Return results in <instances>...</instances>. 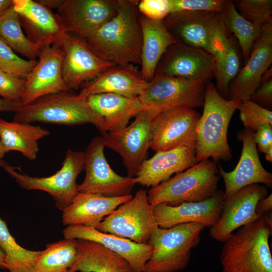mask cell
<instances>
[{
	"instance_id": "cell-40",
	"label": "cell",
	"mask_w": 272,
	"mask_h": 272,
	"mask_svg": "<svg viewBox=\"0 0 272 272\" xmlns=\"http://www.w3.org/2000/svg\"><path fill=\"white\" fill-rule=\"evenodd\" d=\"M25 83V78L12 75L0 69V96L2 98L10 101H21Z\"/></svg>"
},
{
	"instance_id": "cell-39",
	"label": "cell",
	"mask_w": 272,
	"mask_h": 272,
	"mask_svg": "<svg viewBox=\"0 0 272 272\" xmlns=\"http://www.w3.org/2000/svg\"><path fill=\"white\" fill-rule=\"evenodd\" d=\"M226 1L170 0L171 14L185 11L213 12L219 13L224 8Z\"/></svg>"
},
{
	"instance_id": "cell-32",
	"label": "cell",
	"mask_w": 272,
	"mask_h": 272,
	"mask_svg": "<svg viewBox=\"0 0 272 272\" xmlns=\"http://www.w3.org/2000/svg\"><path fill=\"white\" fill-rule=\"evenodd\" d=\"M219 14L227 29L237 39L245 63L262 27L255 25L242 17L233 1L227 0L224 8Z\"/></svg>"
},
{
	"instance_id": "cell-33",
	"label": "cell",
	"mask_w": 272,
	"mask_h": 272,
	"mask_svg": "<svg viewBox=\"0 0 272 272\" xmlns=\"http://www.w3.org/2000/svg\"><path fill=\"white\" fill-rule=\"evenodd\" d=\"M0 249L5 254L6 269L9 272H31L42 252L28 250L18 244L1 216Z\"/></svg>"
},
{
	"instance_id": "cell-19",
	"label": "cell",
	"mask_w": 272,
	"mask_h": 272,
	"mask_svg": "<svg viewBox=\"0 0 272 272\" xmlns=\"http://www.w3.org/2000/svg\"><path fill=\"white\" fill-rule=\"evenodd\" d=\"M63 51L57 45L41 49L38 60L26 79L21 101L29 104L43 96L71 90L62 76Z\"/></svg>"
},
{
	"instance_id": "cell-22",
	"label": "cell",
	"mask_w": 272,
	"mask_h": 272,
	"mask_svg": "<svg viewBox=\"0 0 272 272\" xmlns=\"http://www.w3.org/2000/svg\"><path fill=\"white\" fill-rule=\"evenodd\" d=\"M12 8L18 14L27 38L40 49L56 45L63 30L56 14L38 1L13 0Z\"/></svg>"
},
{
	"instance_id": "cell-15",
	"label": "cell",
	"mask_w": 272,
	"mask_h": 272,
	"mask_svg": "<svg viewBox=\"0 0 272 272\" xmlns=\"http://www.w3.org/2000/svg\"><path fill=\"white\" fill-rule=\"evenodd\" d=\"M134 120L119 131L101 134L105 147L118 153L122 158L127 176L134 177L150 148L151 122L153 118L143 111Z\"/></svg>"
},
{
	"instance_id": "cell-36",
	"label": "cell",
	"mask_w": 272,
	"mask_h": 272,
	"mask_svg": "<svg viewBox=\"0 0 272 272\" xmlns=\"http://www.w3.org/2000/svg\"><path fill=\"white\" fill-rule=\"evenodd\" d=\"M233 3L242 17L257 26L272 21L271 0H237Z\"/></svg>"
},
{
	"instance_id": "cell-41",
	"label": "cell",
	"mask_w": 272,
	"mask_h": 272,
	"mask_svg": "<svg viewBox=\"0 0 272 272\" xmlns=\"http://www.w3.org/2000/svg\"><path fill=\"white\" fill-rule=\"evenodd\" d=\"M137 7L142 15L155 21H163L171 14L170 0H142Z\"/></svg>"
},
{
	"instance_id": "cell-49",
	"label": "cell",
	"mask_w": 272,
	"mask_h": 272,
	"mask_svg": "<svg viewBox=\"0 0 272 272\" xmlns=\"http://www.w3.org/2000/svg\"><path fill=\"white\" fill-rule=\"evenodd\" d=\"M0 268L6 269L5 262V254L0 249Z\"/></svg>"
},
{
	"instance_id": "cell-16",
	"label": "cell",
	"mask_w": 272,
	"mask_h": 272,
	"mask_svg": "<svg viewBox=\"0 0 272 272\" xmlns=\"http://www.w3.org/2000/svg\"><path fill=\"white\" fill-rule=\"evenodd\" d=\"M155 75L211 81L214 78V57L208 51L177 39L161 57Z\"/></svg>"
},
{
	"instance_id": "cell-34",
	"label": "cell",
	"mask_w": 272,
	"mask_h": 272,
	"mask_svg": "<svg viewBox=\"0 0 272 272\" xmlns=\"http://www.w3.org/2000/svg\"><path fill=\"white\" fill-rule=\"evenodd\" d=\"M236 42L232 35L224 47L214 56L215 86L224 98H228L229 86L240 69V54Z\"/></svg>"
},
{
	"instance_id": "cell-13",
	"label": "cell",
	"mask_w": 272,
	"mask_h": 272,
	"mask_svg": "<svg viewBox=\"0 0 272 272\" xmlns=\"http://www.w3.org/2000/svg\"><path fill=\"white\" fill-rule=\"evenodd\" d=\"M56 45L63 51L62 76L70 90H78L104 71L115 65L100 58L84 40L72 34L63 32Z\"/></svg>"
},
{
	"instance_id": "cell-50",
	"label": "cell",
	"mask_w": 272,
	"mask_h": 272,
	"mask_svg": "<svg viewBox=\"0 0 272 272\" xmlns=\"http://www.w3.org/2000/svg\"><path fill=\"white\" fill-rule=\"evenodd\" d=\"M5 154V153L4 151V150H3V148L1 144V140H0V161L3 160L2 159Z\"/></svg>"
},
{
	"instance_id": "cell-1",
	"label": "cell",
	"mask_w": 272,
	"mask_h": 272,
	"mask_svg": "<svg viewBox=\"0 0 272 272\" xmlns=\"http://www.w3.org/2000/svg\"><path fill=\"white\" fill-rule=\"evenodd\" d=\"M138 1H117V14L84 40L98 57L117 65L141 63Z\"/></svg>"
},
{
	"instance_id": "cell-3",
	"label": "cell",
	"mask_w": 272,
	"mask_h": 272,
	"mask_svg": "<svg viewBox=\"0 0 272 272\" xmlns=\"http://www.w3.org/2000/svg\"><path fill=\"white\" fill-rule=\"evenodd\" d=\"M241 103L236 98L222 97L211 80L207 83L203 111L196 128L197 163L209 158L215 162L231 160L228 129L231 119Z\"/></svg>"
},
{
	"instance_id": "cell-44",
	"label": "cell",
	"mask_w": 272,
	"mask_h": 272,
	"mask_svg": "<svg viewBox=\"0 0 272 272\" xmlns=\"http://www.w3.org/2000/svg\"><path fill=\"white\" fill-rule=\"evenodd\" d=\"M272 194L260 200L256 207L255 211L257 214L263 215L271 212Z\"/></svg>"
},
{
	"instance_id": "cell-47",
	"label": "cell",
	"mask_w": 272,
	"mask_h": 272,
	"mask_svg": "<svg viewBox=\"0 0 272 272\" xmlns=\"http://www.w3.org/2000/svg\"><path fill=\"white\" fill-rule=\"evenodd\" d=\"M13 0H0V15L12 7Z\"/></svg>"
},
{
	"instance_id": "cell-42",
	"label": "cell",
	"mask_w": 272,
	"mask_h": 272,
	"mask_svg": "<svg viewBox=\"0 0 272 272\" xmlns=\"http://www.w3.org/2000/svg\"><path fill=\"white\" fill-rule=\"evenodd\" d=\"M258 105L269 110L272 107V67L263 74L257 88L250 99Z\"/></svg>"
},
{
	"instance_id": "cell-7",
	"label": "cell",
	"mask_w": 272,
	"mask_h": 272,
	"mask_svg": "<svg viewBox=\"0 0 272 272\" xmlns=\"http://www.w3.org/2000/svg\"><path fill=\"white\" fill-rule=\"evenodd\" d=\"M208 82L155 75L137 98L144 111L154 118L163 111L176 107H202Z\"/></svg>"
},
{
	"instance_id": "cell-9",
	"label": "cell",
	"mask_w": 272,
	"mask_h": 272,
	"mask_svg": "<svg viewBox=\"0 0 272 272\" xmlns=\"http://www.w3.org/2000/svg\"><path fill=\"white\" fill-rule=\"evenodd\" d=\"M85 153L68 150L60 169L49 176L33 177L21 173L8 164L4 169L14 178L19 186L26 190H39L49 193L56 207L63 211L79 192L76 179L84 170Z\"/></svg>"
},
{
	"instance_id": "cell-26",
	"label": "cell",
	"mask_w": 272,
	"mask_h": 272,
	"mask_svg": "<svg viewBox=\"0 0 272 272\" xmlns=\"http://www.w3.org/2000/svg\"><path fill=\"white\" fill-rule=\"evenodd\" d=\"M133 196L108 197L98 194L79 192L72 203L62 211L64 226L82 225L96 228L103 219Z\"/></svg>"
},
{
	"instance_id": "cell-25",
	"label": "cell",
	"mask_w": 272,
	"mask_h": 272,
	"mask_svg": "<svg viewBox=\"0 0 272 272\" xmlns=\"http://www.w3.org/2000/svg\"><path fill=\"white\" fill-rule=\"evenodd\" d=\"M147 83L134 65H115L85 84L78 95L87 99L94 94L113 93L134 98L140 95Z\"/></svg>"
},
{
	"instance_id": "cell-30",
	"label": "cell",
	"mask_w": 272,
	"mask_h": 272,
	"mask_svg": "<svg viewBox=\"0 0 272 272\" xmlns=\"http://www.w3.org/2000/svg\"><path fill=\"white\" fill-rule=\"evenodd\" d=\"M49 134L40 125L0 118V140L5 153L17 151L29 160H35L39 150L38 141Z\"/></svg>"
},
{
	"instance_id": "cell-11",
	"label": "cell",
	"mask_w": 272,
	"mask_h": 272,
	"mask_svg": "<svg viewBox=\"0 0 272 272\" xmlns=\"http://www.w3.org/2000/svg\"><path fill=\"white\" fill-rule=\"evenodd\" d=\"M105 146L101 135L94 137L86 148L85 177L79 184V192L115 197L131 194L137 184L134 177L122 176L115 172L105 157Z\"/></svg>"
},
{
	"instance_id": "cell-2",
	"label": "cell",
	"mask_w": 272,
	"mask_h": 272,
	"mask_svg": "<svg viewBox=\"0 0 272 272\" xmlns=\"http://www.w3.org/2000/svg\"><path fill=\"white\" fill-rule=\"evenodd\" d=\"M271 212L239 228L225 241L220 260L223 272H272L268 242Z\"/></svg>"
},
{
	"instance_id": "cell-12",
	"label": "cell",
	"mask_w": 272,
	"mask_h": 272,
	"mask_svg": "<svg viewBox=\"0 0 272 272\" xmlns=\"http://www.w3.org/2000/svg\"><path fill=\"white\" fill-rule=\"evenodd\" d=\"M200 115L188 107H176L159 114L152 120L150 148L156 152L180 147L195 151L196 128Z\"/></svg>"
},
{
	"instance_id": "cell-10",
	"label": "cell",
	"mask_w": 272,
	"mask_h": 272,
	"mask_svg": "<svg viewBox=\"0 0 272 272\" xmlns=\"http://www.w3.org/2000/svg\"><path fill=\"white\" fill-rule=\"evenodd\" d=\"M157 226L147 190L142 189L105 217L96 229L136 243L147 244Z\"/></svg>"
},
{
	"instance_id": "cell-5",
	"label": "cell",
	"mask_w": 272,
	"mask_h": 272,
	"mask_svg": "<svg viewBox=\"0 0 272 272\" xmlns=\"http://www.w3.org/2000/svg\"><path fill=\"white\" fill-rule=\"evenodd\" d=\"M205 227L188 223L169 228L158 226L152 231L147 244L152 249L144 272H177L189 263L191 251L197 247Z\"/></svg>"
},
{
	"instance_id": "cell-38",
	"label": "cell",
	"mask_w": 272,
	"mask_h": 272,
	"mask_svg": "<svg viewBox=\"0 0 272 272\" xmlns=\"http://www.w3.org/2000/svg\"><path fill=\"white\" fill-rule=\"evenodd\" d=\"M238 109L240 118L245 128L255 132L264 124L272 125V112L250 100L241 102Z\"/></svg>"
},
{
	"instance_id": "cell-27",
	"label": "cell",
	"mask_w": 272,
	"mask_h": 272,
	"mask_svg": "<svg viewBox=\"0 0 272 272\" xmlns=\"http://www.w3.org/2000/svg\"><path fill=\"white\" fill-rule=\"evenodd\" d=\"M87 103L101 120L102 133L122 130L131 118L144 111L137 97L131 98L113 93L91 95L87 98Z\"/></svg>"
},
{
	"instance_id": "cell-4",
	"label": "cell",
	"mask_w": 272,
	"mask_h": 272,
	"mask_svg": "<svg viewBox=\"0 0 272 272\" xmlns=\"http://www.w3.org/2000/svg\"><path fill=\"white\" fill-rule=\"evenodd\" d=\"M220 176L216 162L203 160L151 187L147 191L148 201L154 207L160 203L177 206L205 200L219 190Z\"/></svg>"
},
{
	"instance_id": "cell-45",
	"label": "cell",
	"mask_w": 272,
	"mask_h": 272,
	"mask_svg": "<svg viewBox=\"0 0 272 272\" xmlns=\"http://www.w3.org/2000/svg\"><path fill=\"white\" fill-rule=\"evenodd\" d=\"M24 104L21 101H10L0 98V112H15Z\"/></svg>"
},
{
	"instance_id": "cell-29",
	"label": "cell",
	"mask_w": 272,
	"mask_h": 272,
	"mask_svg": "<svg viewBox=\"0 0 272 272\" xmlns=\"http://www.w3.org/2000/svg\"><path fill=\"white\" fill-rule=\"evenodd\" d=\"M77 259L69 272H134L122 257L102 244L77 239Z\"/></svg>"
},
{
	"instance_id": "cell-37",
	"label": "cell",
	"mask_w": 272,
	"mask_h": 272,
	"mask_svg": "<svg viewBox=\"0 0 272 272\" xmlns=\"http://www.w3.org/2000/svg\"><path fill=\"white\" fill-rule=\"evenodd\" d=\"M37 62V60L25 59L18 56L0 37L1 70L12 75L26 78Z\"/></svg>"
},
{
	"instance_id": "cell-31",
	"label": "cell",
	"mask_w": 272,
	"mask_h": 272,
	"mask_svg": "<svg viewBox=\"0 0 272 272\" xmlns=\"http://www.w3.org/2000/svg\"><path fill=\"white\" fill-rule=\"evenodd\" d=\"M77 239L49 243L37 258L31 272H69L77 257Z\"/></svg>"
},
{
	"instance_id": "cell-51",
	"label": "cell",
	"mask_w": 272,
	"mask_h": 272,
	"mask_svg": "<svg viewBox=\"0 0 272 272\" xmlns=\"http://www.w3.org/2000/svg\"><path fill=\"white\" fill-rule=\"evenodd\" d=\"M8 164V163L3 160L0 161V167H2L3 168H4Z\"/></svg>"
},
{
	"instance_id": "cell-8",
	"label": "cell",
	"mask_w": 272,
	"mask_h": 272,
	"mask_svg": "<svg viewBox=\"0 0 272 272\" xmlns=\"http://www.w3.org/2000/svg\"><path fill=\"white\" fill-rule=\"evenodd\" d=\"M163 22L180 41L201 48L213 56L222 49L232 34L218 13L180 12L168 15Z\"/></svg>"
},
{
	"instance_id": "cell-17",
	"label": "cell",
	"mask_w": 272,
	"mask_h": 272,
	"mask_svg": "<svg viewBox=\"0 0 272 272\" xmlns=\"http://www.w3.org/2000/svg\"><path fill=\"white\" fill-rule=\"evenodd\" d=\"M267 195L266 187L256 183L240 189L224 200L221 216L217 223L210 229L211 237L224 242L234 230L259 219L262 215L256 213V207Z\"/></svg>"
},
{
	"instance_id": "cell-48",
	"label": "cell",
	"mask_w": 272,
	"mask_h": 272,
	"mask_svg": "<svg viewBox=\"0 0 272 272\" xmlns=\"http://www.w3.org/2000/svg\"><path fill=\"white\" fill-rule=\"evenodd\" d=\"M264 154L265 159L268 162H272V147L269 148Z\"/></svg>"
},
{
	"instance_id": "cell-28",
	"label": "cell",
	"mask_w": 272,
	"mask_h": 272,
	"mask_svg": "<svg viewBox=\"0 0 272 272\" xmlns=\"http://www.w3.org/2000/svg\"><path fill=\"white\" fill-rule=\"evenodd\" d=\"M139 21L142 36L140 72L142 78L148 82L154 77L161 57L177 38L168 30L163 21H153L142 15L139 16Z\"/></svg>"
},
{
	"instance_id": "cell-18",
	"label": "cell",
	"mask_w": 272,
	"mask_h": 272,
	"mask_svg": "<svg viewBox=\"0 0 272 272\" xmlns=\"http://www.w3.org/2000/svg\"><path fill=\"white\" fill-rule=\"evenodd\" d=\"M237 138L242 142V149L239 162L234 170L225 171L221 165L218 166L219 175L225 184L224 200L240 189L253 184L272 185V174L262 165L254 140V132L245 128L240 131Z\"/></svg>"
},
{
	"instance_id": "cell-14",
	"label": "cell",
	"mask_w": 272,
	"mask_h": 272,
	"mask_svg": "<svg viewBox=\"0 0 272 272\" xmlns=\"http://www.w3.org/2000/svg\"><path fill=\"white\" fill-rule=\"evenodd\" d=\"M64 32L84 40L117 14V1L63 0L56 13Z\"/></svg>"
},
{
	"instance_id": "cell-21",
	"label": "cell",
	"mask_w": 272,
	"mask_h": 272,
	"mask_svg": "<svg viewBox=\"0 0 272 272\" xmlns=\"http://www.w3.org/2000/svg\"><path fill=\"white\" fill-rule=\"evenodd\" d=\"M224 193L218 190L211 197L199 202H183L177 206L160 203L153 207L158 227L169 228L176 225L195 223L211 228L218 222L224 206Z\"/></svg>"
},
{
	"instance_id": "cell-46",
	"label": "cell",
	"mask_w": 272,
	"mask_h": 272,
	"mask_svg": "<svg viewBox=\"0 0 272 272\" xmlns=\"http://www.w3.org/2000/svg\"><path fill=\"white\" fill-rule=\"evenodd\" d=\"M38 2L51 10L52 9L57 10L61 6L63 0H39Z\"/></svg>"
},
{
	"instance_id": "cell-20",
	"label": "cell",
	"mask_w": 272,
	"mask_h": 272,
	"mask_svg": "<svg viewBox=\"0 0 272 272\" xmlns=\"http://www.w3.org/2000/svg\"><path fill=\"white\" fill-rule=\"evenodd\" d=\"M272 63V21L263 25L245 65L228 88V99L248 100Z\"/></svg>"
},
{
	"instance_id": "cell-6",
	"label": "cell",
	"mask_w": 272,
	"mask_h": 272,
	"mask_svg": "<svg viewBox=\"0 0 272 272\" xmlns=\"http://www.w3.org/2000/svg\"><path fill=\"white\" fill-rule=\"evenodd\" d=\"M13 121L70 125L91 123L103 133L101 120L89 108L87 99L70 90L47 95L24 104L15 112Z\"/></svg>"
},
{
	"instance_id": "cell-43",
	"label": "cell",
	"mask_w": 272,
	"mask_h": 272,
	"mask_svg": "<svg viewBox=\"0 0 272 272\" xmlns=\"http://www.w3.org/2000/svg\"><path fill=\"white\" fill-rule=\"evenodd\" d=\"M254 140L257 146V150L263 153L272 147V125L264 124L254 132Z\"/></svg>"
},
{
	"instance_id": "cell-35",
	"label": "cell",
	"mask_w": 272,
	"mask_h": 272,
	"mask_svg": "<svg viewBox=\"0 0 272 272\" xmlns=\"http://www.w3.org/2000/svg\"><path fill=\"white\" fill-rule=\"evenodd\" d=\"M18 14L12 7L0 15V37L14 51L29 60L38 57L41 49L24 34Z\"/></svg>"
},
{
	"instance_id": "cell-24",
	"label": "cell",
	"mask_w": 272,
	"mask_h": 272,
	"mask_svg": "<svg viewBox=\"0 0 272 272\" xmlns=\"http://www.w3.org/2000/svg\"><path fill=\"white\" fill-rule=\"evenodd\" d=\"M197 163L195 151L184 147L157 152L151 158L144 160L134 177L137 184L155 187Z\"/></svg>"
},
{
	"instance_id": "cell-23",
	"label": "cell",
	"mask_w": 272,
	"mask_h": 272,
	"mask_svg": "<svg viewBox=\"0 0 272 272\" xmlns=\"http://www.w3.org/2000/svg\"><path fill=\"white\" fill-rule=\"evenodd\" d=\"M64 239H83L99 243L119 255L130 264L134 272H144L152 247L147 244L102 232L95 228L82 225L67 226L62 231Z\"/></svg>"
}]
</instances>
